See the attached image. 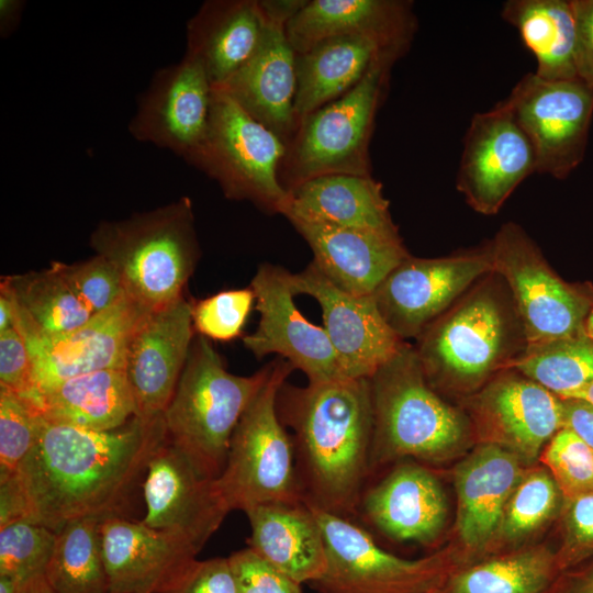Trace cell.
Instances as JSON below:
<instances>
[{"label":"cell","instance_id":"6da1fadb","mask_svg":"<svg viewBox=\"0 0 593 593\" xmlns=\"http://www.w3.org/2000/svg\"><path fill=\"white\" fill-rule=\"evenodd\" d=\"M166 440L163 416H135L110 430L46 421L37 444L14 471L26 521L57 533L76 519L124 517L148 462Z\"/></svg>","mask_w":593,"mask_h":593},{"label":"cell","instance_id":"7a4b0ae2","mask_svg":"<svg viewBox=\"0 0 593 593\" xmlns=\"http://www.w3.org/2000/svg\"><path fill=\"white\" fill-rule=\"evenodd\" d=\"M277 410L293 430L304 501L348 517L370 468L373 411L369 378H339L279 390Z\"/></svg>","mask_w":593,"mask_h":593},{"label":"cell","instance_id":"3957f363","mask_svg":"<svg viewBox=\"0 0 593 593\" xmlns=\"http://www.w3.org/2000/svg\"><path fill=\"white\" fill-rule=\"evenodd\" d=\"M89 244L115 268L125 295L146 311L181 298L201 256L189 197L123 220L102 221Z\"/></svg>","mask_w":593,"mask_h":593},{"label":"cell","instance_id":"277c9868","mask_svg":"<svg viewBox=\"0 0 593 593\" xmlns=\"http://www.w3.org/2000/svg\"><path fill=\"white\" fill-rule=\"evenodd\" d=\"M271 368L270 361L250 376L231 373L210 339L194 336L163 418L168 439L208 477L222 473L233 433Z\"/></svg>","mask_w":593,"mask_h":593},{"label":"cell","instance_id":"5b68a950","mask_svg":"<svg viewBox=\"0 0 593 593\" xmlns=\"http://www.w3.org/2000/svg\"><path fill=\"white\" fill-rule=\"evenodd\" d=\"M404 54H381L347 93L300 121L280 167L287 191L324 175L371 176L370 139L394 63Z\"/></svg>","mask_w":593,"mask_h":593},{"label":"cell","instance_id":"8992f818","mask_svg":"<svg viewBox=\"0 0 593 593\" xmlns=\"http://www.w3.org/2000/svg\"><path fill=\"white\" fill-rule=\"evenodd\" d=\"M242 415L231 439L225 467L216 479L231 511L304 501L293 441L277 410L280 388L294 370L283 358Z\"/></svg>","mask_w":593,"mask_h":593},{"label":"cell","instance_id":"52a82bcc","mask_svg":"<svg viewBox=\"0 0 593 593\" xmlns=\"http://www.w3.org/2000/svg\"><path fill=\"white\" fill-rule=\"evenodd\" d=\"M373 435L370 467L387 456L438 458L462 438L459 415L429 387L405 342L370 378Z\"/></svg>","mask_w":593,"mask_h":593},{"label":"cell","instance_id":"ba28073f","mask_svg":"<svg viewBox=\"0 0 593 593\" xmlns=\"http://www.w3.org/2000/svg\"><path fill=\"white\" fill-rule=\"evenodd\" d=\"M286 153L278 135L213 88L208 138L194 167L215 180L227 199L282 215L289 201L279 177Z\"/></svg>","mask_w":593,"mask_h":593},{"label":"cell","instance_id":"9c48e42d","mask_svg":"<svg viewBox=\"0 0 593 593\" xmlns=\"http://www.w3.org/2000/svg\"><path fill=\"white\" fill-rule=\"evenodd\" d=\"M489 251L512 291L528 348L583 333L593 302L550 269L519 226L504 224Z\"/></svg>","mask_w":593,"mask_h":593},{"label":"cell","instance_id":"30bf717a","mask_svg":"<svg viewBox=\"0 0 593 593\" xmlns=\"http://www.w3.org/2000/svg\"><path fill=\"white\" fill-rule=\"evenodd\" d=\"M307 504L322 529L327 558L324 574L310 584L318 593H437L444 585L447 577L439 559L400 558L348 517Z\"/></svg>","mask_w":593,"mask_h":593},{"label":"cell","instance_id":"8fae6325","mask_svg":"<svg viewBox=\"0 0 593 593\" xmlns=\"http://www.w3.org/2000/svg\"><path fill=\"white\" fill-rule=\"evenodd\" d=\"M528 137L536 172L567 178L582 163L593 115V91L579 79L526 74L504 100Z\"/></svg>","mask_w":593,"mask_h":593},{"label":"cell","instance_id":"7c38bea8","mask_svg":"<svg viewBox=\"0 0 593 593\" xmlns=\"http://www.w3.org/2000/svg\"><path fill=\"white\" fill-rule=\"evenodd\" d=\"M213 86L194 58L184 54L155 71L128 123L139 142L172 152L195 166L210 128Z\"/></svg>","mask_w":593,"mask_h":593},{"label":"cell","instance_id":"4fadbf2b","mask_svg":"<svg viewBox=\"0 0 593 593\" xmlns=\"http://www.w3.org/2000/svg\"><path fill=\"white\" fill-rule=\"evenodd\" d=\"M418 338L415 351L426 380L477 381L503 359L508 318L500 299L481 290L440 315Z\"/></svg>","mask_w":593,"mask_h":593},{"label":"cell","instance_id":"5bb4252c","mask_svg":"<svg viewBox=\"0 0 593 593\" xmlns=\"http://www.w3.org/2000/svg\"><path fill=\"white\" fill-rule=\"evenodd\" d=\"M288 269L270 262L259 265L250 288L259 313L256 329L243 344L257 359L276 354L302 371L307 383L344 378L323 326L310 322L298 309Z\"/></svg>","mask_w":593,"mask_h":593},{"label":"cell","instance_id":"9a60e30c","mask_svg":"<svg viewBox=\"0 0 593 593\" xmlns=\"http://www.w3.org/2000/svg\"><path fill=\"white\" fill-rule=\"evenodd\" d=\"M536 172L533 146L504 101L475 113L467 130L457 189L477 212L493 215Z\"/></svg>","mask_w":593,"mask_h":593},{"label":"cell","instance_id":"2e32d148","mask_svg":"<svg viewBox=\"0 0 593 593\" xmlns=\"http://www.w3.org/2000/svg\"><path fill=\"white\" fill-rule=\"evenodd\" d=\"M142 523L171 533L199 551L228 512L216 479L204 474L168 437L148 462Z\"/></svg>","mask_w":593,"mask_h":593},{"label":"cell","instance_id":"e0dca14e","mask_svg":"<svg viewBox=\"0 0 593 593\" xmlns=\"http://www.w3.org/2000/svg\"><path fill=\"white\" fill-rule=\"evenodd\" d=\"M494 271L490 251L407 257L374 291L378 309L402 339L418 337L477 279Z\"/></svg>","mask_w":593,"mask_h":593},{"label":"cell","instance_id":"ac0fdd59","mask_svg":"<svg viewBox=\"0 0 593 593\" xmlns=\"http://www.w3.org/2000/svg\"><path fill=\"white\" fill-rule=\"evenodd\" d=\"M295 295L318 303L323 327L344 378H370L404 343L381 315L373 295H355L335 286L311 261L291 276Z\"/></svg>","mask_w":593,"mask_h":593},{"label":"cell","instance_id":"d6986e66","mask_svg":"<svg viewBox=\"0 0 593 593\" xmlns=\"http://www.w3.org/2000/svg\"><path fill=\"white\" fill-rule=\"evenodd\" d=\"M194 338L192 302L183 295L147 312L135 328L124 371L136 403V416H163L187 362Z\"/></svg>","mask_w":593,"mask_h":593},{"label":"cell","instance_id":"ffe728a7","mask_svg":"<svg viewBox=\"0 0 593 593\" xmlns=\"http://www.w3.org/2000/svg\"><path fill=\"white\" fill-rule=\"evenodd\" d=\"M147 312L124 294L75 331L53 338H24L33 361L35 393L80 374L124 370L131 337Z\"/></svg>","mask_w":593,"mask_h":593},{"label":"cell","instance_id":"44dd1931","mask_svg":"<svg viewBox=\"0 0 593 593\" xmlns=\"http://www.w3.org/2000/svg\"><path fill=\"white\" fill-rule=\"evenodd\" d=\"M100 541L110 593H163L200 552L177 535L120 516L101 522Z\"/></svg>","mask_w":593,"mask_h":593},{"label":"cell","instance_id":"7402d4cb","mask_svg":"<svg viewBox=\"0 0 593 593\" xmlns=\"http://www.w3.org/2000/svg\"><path fill=\"white\" fill-rule=\"evenodd\" d=\"M266 19V33L256 54L214 89L227 94L288 147L300 124L294 108L296 53L286 35V23Z\"/></svg>","mask_w":593,"mask_h":593},{"label":"cell","instance_id":"603a6c76","mask_svg":"<svg viewBox=\"0 0 593 593\" xmlns=\"http://www.w3.org/2000/svg\"><path fill=\"white\" fill-rule=\"evenodd\" d=\"M307 243L313 262L335 286L355 295H371L411 255L400 234H382L287 217Z\"/></svg>","mask_w":593,"mask_h":593},{"label":"cell","instance_id":"cb8c5ba5","mask_svg":"<svg viewBox=\"0 0 593 593\" xmlns=\"http://www.w3.org/2000/svg\"><path fill=\"white\" fill-rule=\"evenodd\" d=\"M412 2L401 0H306L287 23L296 54L334 36L361 35L405 53L416 31Z\"/></svg>","mask_w":593,"mask_h":593},{"label":"cell","instance_id":"d4e9b609","mask_svg":"<svg viewBox=\"0 0 593 593\" xmlns=\"http://www.w3.org/2000/svg\"><path fill=\"white\" fill-rule=\"evenodd\" d=\"M267 24L259 0L205 1L187 23L186 55L221 87L256 54Z\"/></svg>","mask_w":593,"mask_h":593},{"label":"cell","instance_id":"484cf974","mask_svg":"<svg viewBox=\"0 0 593 593\" xmlns=\"http://www.w3.org/2000/svg\"><path fill=\"white\" fill-rule=\"evenodd\" d=\"M360 504L370 523L402 541L434 539L447 516L446 496L438 480L427 469L410 463L398 467L371 488Z\"/></svg>","mask_w":593,"mask_h":593},{"label":"cell","instance_id":"4316f807","mask_svg":"<svg viewBox=\"0 0 593 593\" xmlns=\"http://www.w3.org/2000/svg\"><path fill=\"white\" fill-rule=\"evenodd\" d=\"M333 226L399 234L382 184L372 176L324 175L289 190L282 214Z\"/></svg>","mask_w":593,"mask_h":593},{"label":"cell","instance_id":"83f0119b","mask_svg":"<svg viewBox=\"0 0 593 593\" xmlns=\"http://www.w3.org/2000/svg\"><path fill=\"white\" fill-rule=\"evenodd\" d=\"M245 514L249 548L300 584L322 578L327 566L324 537L305 501L258 505Z\"/></svg>","mask_w":593,"mask_h":593},{"label":"cell","instance_id":"f1b7e54d","mask_svg":"<svg viewBox=\"0 0 593 593\" xmlns=\"http://www.w3.org/2000/svg\"><path fill=\"white\" fill-rule=\"evenodd\" d=\"M521 473L517 458L495 444L480 447L461 463L456 473L457 525L466 546L482 548L494 535Z\"/></svg>","mask_w":593,"mask_h":593},{"label":"cell","instance_id":"f546056e","mask_svg":"<svg viewBox=\"0 0 593 593\" xmlns=\"http://www.w3.org/2000/svg\"><path fill=\"white\" fill-rule=\"evenodd\" d=\"M49 423L110 430L136 416V403L123 369L80 374L37 391L31 399Z\"/></svg>","mask_w":593,"mask_h":593},{"label":"cell","instance_id":"4dcf8cb0","mask_svg":"<svg viewBox=\"0 0 593 593\" xmlns=\"http://www.w3.org/2000/svg\"><path fill=\"white\" fill-rule=\"evenodd\" d=\"M373 38L344 35L325 38L296 54L295 113L301 121L351 90L384 52Z\"/></svg>","mask_w":593,"mask_h":593},{"label":"cell","instance_id":"1f68e13d","mask_svg":"<svg viewBox=\"0 0 593 593\" xmlns=\"http://www.w3.org/2000/svg\"><path fill=\"white\" fill-rule=\"evenodd\" d=\"M482 403L491 423L529 459L563 427V401L528 378L499 380Z\"/></svg>","mask_w":593,"mask_h":593},{"label":"cell","instance_id":"d6a6232c","mask_svg":"<svg viewBox=\"0 0 593 593\" xmlns=\"http://www.w3.org/2000/svg\"><path fill=\"white\" fill-rule=\"evenodd\" d=\"M0 291L11 299L15 327L24 338L57 337L92 316L52 262L42 270L2 277Z\"/></svg>","mask_w":593,"mask_h":593},{"label":"cell","instance_id":"836d02e7","mask_svg":"<svg viewBox=\"0 0 593 593\" xmlns=\"http://www.w3.org/2000/svg\"><path fill=\"white\" fill-rule=\"evenodd\" d=\"M502 18L519 33L537 61L535 74L546 80L578 79L575 20L571 1L508 0Z\"/></svg>","mask_w":593,"mask_h":593},{"label":"cell","instance_id":"e575fe53","mask_svg":"<svg viewBox=\"0 0 593 593\" xmlns=\"http://www.w3.org/2000/svg\"><path fill=\"white\" fill-rule=\"evenodd\" d=\"M97 518L69 522L56 533L45 578L56 593H110Z\"/></svg>","mask_w":593,"mask_h":593},{"label":"cell","instance_id":"d590c367","mask_svg":"<svg viewBox=\"0 0 593 593\" xmlns=\"http://www.w3.org/2000/svg\"><path fill=\"white\" fill-rule=\"evenodd\" d=\"M556 570L548 553L524 551L468 567L447 578L437 593H545Z\"/></svg>","mask_w":593,"mask_h":593},{"label":"cell","instance_id":"8d00e7d4","mask_svg":"<svg viewBox=\"0 0 593 593\" xmlns=\"http://www.w3.org/2000/svg\"><path fill=\"white\" fill-rule=\"evenodd\" d=\"M512 366L564 400L593 381V342L583 332L528 348Z\"/></svg>","mask_w":593,"mask_h":593},{"label":"cell","instance_id":"74e56055","mask_svg":"<svg viewBox=\"0 0 593 593\" xmlns=\"http://www.w3.org/2000/svg\"><path fill=\"white\" fill-rule=\"evenodd\" d=\"M56 541V533L30 521L0 527V575L19 585L44 575Z\"/></svg>","mask_w":593,"mask_h":593},{"label":"cell","instance_id":"f35d334b","mask_svg":"<svg viewBox=\"0 0 593 593\" xmlns=\"http://www.w3.org/2000/svg\"><path fill=\"white\" fill-rule=\"evenodd\" d=\"M45 423L32 400L0 387V473L19 468L37 444Z\"/></svg>","mask_w":593,"mask_h":593},{"label":"cell","instance_id":"ab89813d","mask_svg":"<svg viewBox=\"0 0 593 593\" xmlns=\"http://www.w3.org/2000/svg\"><path fill=\"white\" fill-rule=\"evenodd\" d=\"M256 304L250 287L228 289L192 302V322L199 335L217 342L238 338Z\"/></svg>","mask_w":593,"mask_h":593},{"label":"cell","instance_id":"60d3db41","mask_svg":"<svg viewBox=\"0 0 593 593\" xmlns=\"http://www.w3.org/2000/svg\"><path fill=\"white\" fill-rule=\"evenodd\" d=\"M542 460L568 500L593 491V449L570 428L555 434Z\"/></svg>","mask_w":593,"mask_h":593},{"label":"cell","instance_id":"b9f144b4","mask_svg":"<svg viewBox=\"0 0 593 593\" xmlns=\"http://www.w3.org/2000/svg\"><path fill=\"white\" fill-rule=\"evenodd\" d=\"M52 264L92 315L108 310L125 294L118 271L100 255L72 264Z\"/></svg>","mask_w":593,"mask_h":593},{"label":"cell","instance_id":"7bdbcfd3","mask_svg":"<svg viewBox=\"0 0 593 593\" xmlns=\"http://www.w3.org/2000/svg\"><path fill=\"white\" fill-rule=\"evenodd\" d=\"M558 489L555 479L544 471L524 479L506 506L502 522L505 535L518 537L538 527L555 510Z\"/></svg>","mask_w":593,"mask_h":593},{"label":"cell","instance_id":"ee69618b","mask_svg":"<svg viewBox=\"0 0 593 593\" xmlns=\"http://www.w3.org/2000/svg\"><path fill=\"white\" fill-rule=\"evenodd\" d=\"M227 559L238 593H302V584L249 547L233 552Z\"/></svg>","mask_w":593,"mask_h":593},{"label":"cell","instance_id":"f6af8a7d","mask_svg":"<svg viewBox=\"0 0 593 593\" xmlns=\"http://www.w3.org/2000/svg\"><path fill=\"white\" fill-rule=\"evenodd\" d=\"M0 387L26 398L35 393L32 357L16 327L0 333Z\"/></svg>","mask_w":593,"mask_h":593},{"label":"cell","instance_id":"bcb514c9","mask_svg":"<svg viewBox=\"0 0 593 593\" xmlns=\"http://www.w3.org/2000/svg\"><path fill=\"white\" fill-rule=\"evenodd\" d=\"M163 593H238L227 558L195 560Z\"/></svg>","mask_w":593,"mask_h":593},{"label":"cell","instance_id":"7dc6e473","mask_svg":"<svg viewBox=\"0 0 593 593\" xmlns=\"http://www.w3.org/2000/svg\"><path fill=\"white\" fill-rule=\"evenodd\" d=\"M567 532L571 552L568 562L593 552V491L569 500Z\"/></svg>","mask_w":593,"mask_h":593},{"label":"cell","instance_id":"c3c4849f","mask_svg":"<svg viewBox=\"0 0 593 593\" xmlns=\"http://www.w3.org/2000/svg\"><path fill=\"white\" fill-rule=\"evenodd\" d=\"M575 20L577 77L593 91V0H570Z\"/></svg>","mask_w":593,"mask_h":593},{"label":"cell","instance_id":"681fc988","mask_svg":"<svg viewBox=\"0 0 593 593\" xmlns=\"http://www.w3.org/2000/svg\"><path fill=\"white\" fill-rule=\"evenodd\" d=\"M26 518V504L15 472L0 473V527Z\"/></svg>","mask_w":593,"mask_h":593},{"label":"cell","instance_id":"f907efd6","mask_svg":"<svg viewBox=\"0 0 593 593\" xmlns=\"http://www.w3.org/2000/svg\"><path fill=\"white\" fill-rule=\"evenodd\" d=\"M563 427L570 428L593 449V407L579 400H563Z\"/></svg>","mask_w":593,"mask_h":593},{"label":"cell","instance_id":"816d5d0a","mask_svg":"<svg viewBox=\"0 0 593 593\" xmlns=\"http://www.w3.org/2000/svg\"><path fill=\"white\" fill-rule=\"evenodd\" d=\"M24 2L21 0L0 1V33L2 37L10 35L19 24Z\"/></svg>","mask_w":593,"mask_h":593},{"label":"cell","instance_id":"f5cc1de1","mask_svg":"<svg viewBox=\"0 0 593 593\" xmlns=\"http://www.w3.org/2000/svg\"><path fill=\"white\" fill-rule=\"evenodd\" d=\"M559 593H593V564L569 575Z\"/></svg>","mask_w":593,"mask_h":593},{"label":"cell","instance_id":"db71d44e","mask_svg":"<svg viewBox=\"0 0 593 593\" xmlns=\"http://www.w3.org/2000/svg\"><path fill=\"white\" fill-rule=\"evenodd\" d=\"M15 310L11 299L0 291V333L15 327Z\"/></svg>","mask_w":593,"mask_h":593},{"label":"cell","instance_id":"11a10c76","mask_svg":"<svg viewBox=\"0 0 593 593\" xmlns=\"http://www.w3.org/2000/svg\"><path fill=\"white\" fill-rule=\"evenodd\" d=\"M18 593H56L45 575H40L19 585Z\"/></svg>","mask_w":593,"mask_h":593},{"label":"cell","instance_id":"9f6ffc18","mask_svg":"<svg viewBox=\"0 0 593 593\" xmlns=\"http://www.w3.org/2000/svg\"><path fill=\"white\" fill-rule=\"evenodd\" d=\"M564 400H579L593 407V381L579 389L578 391L571 393Z\"/></svg>","mask_w":593,"mask_h":593},{"label":"cell","instance_id":"6f0895ef","mask_svg":"<svg viewBox=\"0 0 593 593\" xmlns=\"http://www.w3.org/2000/svg\"><path fill=\"white\" fill-rule=\"evenodd\" d=\"M19 584L12 579L0 575V593H18Z\"/></svg>","mask_w":593,"mask_h":593},{"label":"cell","instance_id":"680465c9","mask_svg":"<svg viewBox=\"0 0 593 593\" xmlns=\"http://www.w3.org/2000/svg\"><path fill=\"white\" fill-rule=\"evenodd\" d=\"M583 332L593 342V304L584 321Z\"/></svg>","mask_w":593,"mask_h":593}]
</instances>
